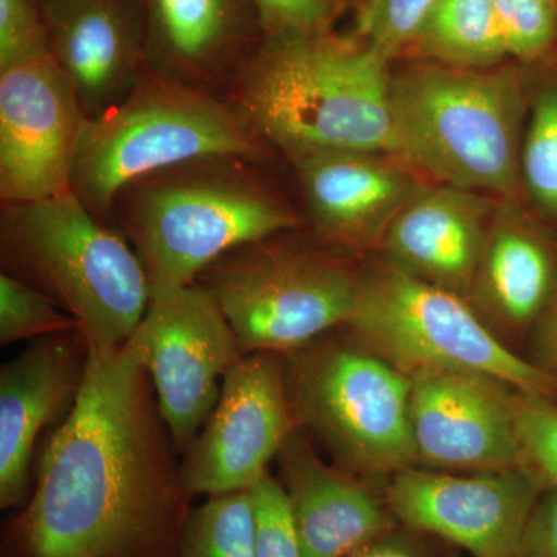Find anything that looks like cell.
Segmentation results:
<instances>
[{
  "instance_id": "7c38bea8",
  "label": "cell",
  "mask_w": 557,
  "mask_h": 557,
  "mask_svg": "<svg viewBox=\"0 0 557 557\" xmlns=\"http://www.w3.org/2000/svg\"><path fill=\"white\" fill-rule=\"evenodd\" d=\"M86 123L72 83L49 50L0 70L3 203H36L72 190Z\"/></svg>"
},
{
  "instance_id": "1f68e13d",
  "label": "cell",
  "mask_w": 557,
  "mask_h": 557,
  "mask_svg": "<svg viewBox=\"0 0 557 557\" xmlns=\"http://www.w3.org/2000/svg\"><path fill=\"white\" fill-rule=\"evenodd\" d=\"M348 557H461V552L442 539L398 523Z\"/></svg>"
},
{
  "instance_id": "5b68a950",
  "label": "cell",
  "mask_w": 557,
  "mask_h": 557,
  "mask_svg": "<svg viewBox=\"0 0 557 557\" xmlns=\"http://www.w3.org/2000/svg\"><path fill=\"white\" fill-rule=\"evenodd\" d=\"M269 146L233 101L148 65L123 101L87 120L72 193L106 222L135 180L212 157L259 163Z\"/></svg>"
},
{
  "instance_id": "4dcf8cb0",
  "label": "cell",
  "mask_w": 557,
  "mask_h": 557,
  "mask_svg": "<svg viewBox=\"0 0 557 557\" xmlns=\"http://www.w3.org/2000/svg\"><path fill=\"white\" fill-rule=\"evenodd\" d=\"M44 50L46 25L32 0H0V70Z\"/></svg>"
},
{
  "instance_id": "ffe728a7",
  "label": "cell",
  "mask_w": 557,
  "mask_h": 557,
  "mask_svg": "<svg viewBox=\"0 0 557 557\" xmlns=\"http://www.w3.org/2000/svg\"><path fill=\"white\" fill-rule=\"evenodd\" d=\"M557 282V244L518 208L494 212L468 304L511 350L530 339ZM523 357V355H522Z\"/></svg>"
},
{
  "instance_id": "9a60e30c",
  "label": "cell",
  "mask_w": 557,
  "mask_h": 557,
  "mask_svg": "<svg viewBox=\"0 0 557 557\" xmlns=\"http://www.w3.org/2000/svg\"><path fill=\"white\" fill-rule=\"evenodd\" d=\"M89 348L78 330L35 339L0 370V508L21 509L32 494L36 443L75 408Z\"/></svg>"
},
{
  "instance_id": "83f0119b",
  "label": "cell",
  "mask_w": 557,
  "mask_h": 557,
  "mask_svg": "<svg viewBox=\"0 0 557 557\" xmlns=\"http://www.w3.org/2000/svg\"><path fill=\"white\" fill-rule=\"evenodd\" d=\"M508 53L530 61L548 49L556 36V0H493Z\"/></svg>"
},
{
  "instance_id": "cb8c5ba5",
  "label": "cell",
  "mask_w": 557,
  "mask_h": 557,
  "mask_svg": "<svg viewBox=\"0 0 557 557\" xmlns=\"http://www.w3.org/2000/svg\"><path fill=\"white\" fill-rule=\"evenodd\" d=\"M520 183L542 214L557 220V89L542 91L531 109L520 156Z\"/></svg>"
},
{
  "instance_id": "7402d4cb",
  "label": "cell",
  "mask_w": 557,
  "mask_h": 557,
  "mask_svg": "<svg viewBox=\"0 0 557 557\" xmlns=\"http://www.w3.org/2000/svg\"><path fill=\"white\" fill-rule=\"evenodd\" d=\"M410 47L460 69H494L509 54L493 0H435Z\"/></svg>"
},
{
  "instance_id": "52a82bcc",
  "label": "cell",
  "mask_w": 557,
  "mask_h": 557,
  "mask_svg": "<svg viewBox=\"0 0 557 557\" xmlns=\"http://www.w3.org/2000/svg\"><path fill=\"white\" fill-rule=\"evenodd\" d=\"M332 333L285 357L296 420L333 463L384 487L392 475L417 467L412 384L344 330Z\"/></svg>"
},
{
  "instance_id": "4fadbf2b",
  "label": "cell",
  "mask_w": 557,
  "mask_h": 557,
  "mask_svg": "<svg viewBox=\"0 0 557 557\" xmlns=\"http://www.w3.org/2000/svg\"><path fill=\"white\" fill-rule=\"evenodd\" d=\"M541 493L536 480L520 468L458 474L413 467L392 475L384 485L398 523L472 557H518Z\"/></svg>"
},
{
  "instance_id": "ac0fdd59",
  "label": "cell",
  "mask_w": 557,
  "mask_h": 557,
  "mask_svg": "<svg viewBox=\"0 0 557 557\" xmlns=\"http://www.w3.org/2000/svg\"><path fill=\"white\" fill-rule=\"evenodd\" d=\"M391 157L319 150L295 159L304 199L321 236L346 249L380 248L399 212L424 186Z\"/></svg>"
},
{
  "instance_id": "44dd1931",
  "label": "cell",
  "mask_w": 557,
  "mask_h": 557,
  "mask_svg": "<svg viewBox=\"0 0 557 557\" xmlns=\"http://www.w3.org/2000/svg\"><path fill=\"white\" fill-rule=\"evenodd\" d=\"M150 67L209 89L230 70L240 36L237 0H148Z\"/></svg>"
},
{
  "instance_id": "d6986e66",
  "label": "cell",
  "mask_w": 557,
  "mask_h": 557,
  "mask_svg": "<svg viewBox=\"0 0 557 557\" xmlns=\"http://www.w3.org/2000/svg\"><path fill=\"white\" fill-rule=\"evenodd\" d=\"M494 212L486 194L450 185L426 188L388 226L380 247L383 259L467 299Z\"/></svg>"
},
{
  "instance_id": "484cf974",
  "label": "cell",
  "mask_w": 557,
  "mask_h": 557,
  "mask_svg": "<svg viewBox=\"0 0 557 557\" xmlns=\"http://www.w3.org/2000/svg\"><path fill=\"white\" fill-rule=\"evenodd\" d=\"M519 468L542 490L557 487V399L516 392Z\"/></svg>"
},
{
  "instance_id": "8fae6325",
  "label": "cell",
  "mask_w": 557,
  "mask_h": 557,
  "mask_svg": "<svg viewBox=\"0 0 557 557\" xmlns=\"http://www.w3.org/2000/svg\"><path fill=\"white\" fill-rule=\"evenodd\" d=\"M296 429L284 355H244L226 372L218 405L183 454L186 490L193 497L251 490Z\"/></svg>"
},
{
  "instance_id": "277c9868",
  "label": "cell",
  "mask_w": 557,
  "mask_h": 557,
  "mask_svg": "<svg viewBox=\"0 0 557 557\" xmlns=\"http://www.w3.org/2000/svg\"><path fill=\"white\" fill-rule=\"evenodd\" d=\"M395 157L443 185L515 196L520 185L525 100L504 69L429 62L391 78Z\"/></svg>"
},
{
  "instance_id": "9c48e42d",
  "label": "cell",
  "mask_w": 557,
  "mask_h": 557,
  "mask_svg": "<svg viewBox=\"0 0 557 557\" xmlns=\"http://www.w3.org/2000/svg\"><path fill=\"white\" fill-rule=\"evenodd\" d=\"M269 237L226 252L197 278L245 355H287L344 327L359 270L329 249Z\"/></svg>"
},
{
  "instance_id": "ba28073f",
  "label": "cell",
  "mask_w": 557,
  "mask_h": 557,
  "mask_svg": "<svg viewBox=\"0 0 557 557\" xmlns=\"http://www.w3.org/2000/svg\"><path fill=\"white\" fill-rule=\"evenodd\" d=\"M406 376L472 372L557 399V388L505 346L468 300L403 273L386 260L359 270L357 299L341 327Z\"/></svg>"
},
{
  "instance_id": "f1b7e54d",
  "label": "cell",
  "mask_w": 557,
  "mask_h": 557,
  "mask_svg": "<svg viewBox=\"0 0 557 557\" xmlns=\"http://www.w3.org/2000/svg\"><path fill=\"white\" fill-rule=\"evenodd\" d=\"M249 491L258 519L256 557H304L282 483L267 472Z\"/></svg>"
},
{
  "instance_id": "836d02e7",
  "label": "cell",
  "mask_w": 557,
  "mask_h": 557,
  "mask_svg": "<svg viewBox=\"0 0 557 557\" xmlns=\"http://www.w3.org/2000/svg\"><path fill=\"white\" fill-rule=\"evenodd\" d=\"M525 358L557 388V282L552 299L531 332Z\"/></svg>"
},
{
  "instance_id": "5bb4252c",
  "label": "cell",
  "mask_w": 557,
  "mask_h": 557,
  "mask_svg": "<svg viewBox=\"0 0 557 557\" xmlns=\"http://www.w3.org/2000/svg\"><path fill=\"white\" fill-rule=\"evenodd\" d=\"M410 384L417 467L458 474L519 468V388L472 372L423 373Z\"/></svg>"
},
{
  "instance_id": "e0dca14e",
  "label": "cell",
  "mask_w": 557,
  "mask_h": 557,
  "mask_svg": "<svg viewBox=\"0 0 557 557\" xmlns=\"http://www.w3.org/2000/svg\"><path fill=\"white\" fill-rule=\"evenodd\" d=\"M42 20L87 120L123 101L148 67L135 0H44Z\"/></svg>"
},
{
  "instance_id": "8992f818",
  "label": "cell",
  "mask_w": 557,
  "mask_h": 557,
  "mask_svg": "<svg viewBox=\"0 0 557 557\" xmlns=\"http://www.w3.org/2000/svg\"><path fill=\"white\" fill-rule=\"evenodd\" d=\"M2 260L5 273L67 311L89 350L123 347L148 311L149 281L137 252L72 190L7 205Z\"/></svg>"
},
{
  "instance_id": "3957f363",
  "label": "cell",
  "mask_w": 557,
  "mask_h": 557,
  "mask_svg": "<svg viewBox=\"0 0 557 557\" xmlns=\"http://www.w3.org/2000/svg\"><path fill=\"white\" fill-rule=\"evenodd\" d=\"M255 161L212 157L153 172L121 190L110 218L135 249L150 299L188 287L226 252L298 228Z\"/></svg>"
},
{
  "instance_id": "d4e9b609",
  "label": "cell",
  "mask_w": 557,
  "mask_h": 557,
  "mask_svg": "<svg viewBox=\"0 0 557 557\" xmlns=\"http://www.w3.org/2000/svg\"><path fill=\"white\" fill-rule=\"evenodd\" d=\"M76 322L50 296L22 278L0 274V344L72 332Z\"/></svg>"
},
{
  "instance_id": "30bf717a",
  "label": "cell",
  "mask_w": 557,
  "mask_h": 557,
  "mask_svg": "<svg viewBox=\"0 0 557 557\" xmlns=\"http://www.w3.org/2000/svg\"><path fill=\"white\" fill-rule=\"evenodd\" d=\"M126 346L148 372L161 417L183 456L218 405L219 380L245 355L239 339L214 296L194 282L150 299Z\"/></svg>"
},
{
  "instance_id": "2e32d148",
  "label": "cell",
  "mask_w": 557,
  "mask_h": 557,
  "mask_svg": "<svg viewBox=\"0 0 557 557\" xmlns=\"http://www.w3.org/2000/svg\"><path fill=\"white\" fill-rule=\"evenodd\" d=\"M277 460L304 557H348L398 525L384 487L322 460L302 429Z\"/></svg>"
},
{
  "instance_id": "f546056e",
  "label": "cell",
  "mask_w": 557,
  "mask_h": 557,
  "mask_svg": "<svg viewBox=\"0 0 557 557\" xmlns=\"http://www.w3.org/2000/svg\"><path fill=\"white\" fill-rule=\"evenodd\" d=\"M269 38L327 33L335 0H252Z\"/></svg>"
},
{
  "instance_id": "d6a6232c",
  "label": "cell",
  "mask_w": 557,
  "mask_h": 557,
  "mask_svg": "<svg viewBox=\"0 0 557 557\" xmlns=\"http://www.w3.org/2000/svg\"><path fill=\"white\" fill-rule=\"evenodd\" d=\"M518 557H557V487L539 494L523 530Z\"/></svg>"
},
{
  "instance_id": "4316f807",
  "label": "cell",
  "mask_w": 557,
  "mask_h": 557,
  "mask_svg": "<svg viewBox=\"0 0 557 557\" xmlns=\"http://www.w3.org/2000/svg\"><path fill=\"white\" fill-rule=\"evenodd\" d=\"M435 0H362L358 32L392 60L412 46Z\"/></svg>"
},
{
  "instance_id": "6da1fadb",
  "label": "cell",
  "mask_w": 557,
  "mask_h": 557,
  "mask_svg": "<svg viewBox=\"0 0 557 557\" xmlns=\"http://www.w3.org/2000/svg\"><path fill=\"white\" fill-rule=\"evenodd\" d=\"M148 372L129 347L89 350L0 557H175L193 496Z\"/></svg>"
},
{
  "instance_id": "7a4b0ae2",
  "label": "cell",
  "mask_w": 557,
  "mask_h": 557,
  "mask_svg": "<svg viewBox=\"0 0 557 557\" xmlns=\"http://www.w3.org/2000/svg\"><path fill=\"white\" fill-rule=\"evenodd\" d=\"M387 62L362 38H269L237 72L231 101L292 160L319 150L395 157Z\"/></svg>"
},
{
  "instance_id": "603a6c76",
  "label": "cell",
  "mask_w": 557,
  "mask_h": 557,
  "mask_svg": "<svg viewBox=\"0 0 557 557\" xmlns=\"http://www.w3.org/2000/svg\"><path fill=\"white\" fill-rule=\"evenodd\" d=\"M258 519L251 491L208 497L190 509L175 557H256Z\"/></svg>"
}]
</instances>
